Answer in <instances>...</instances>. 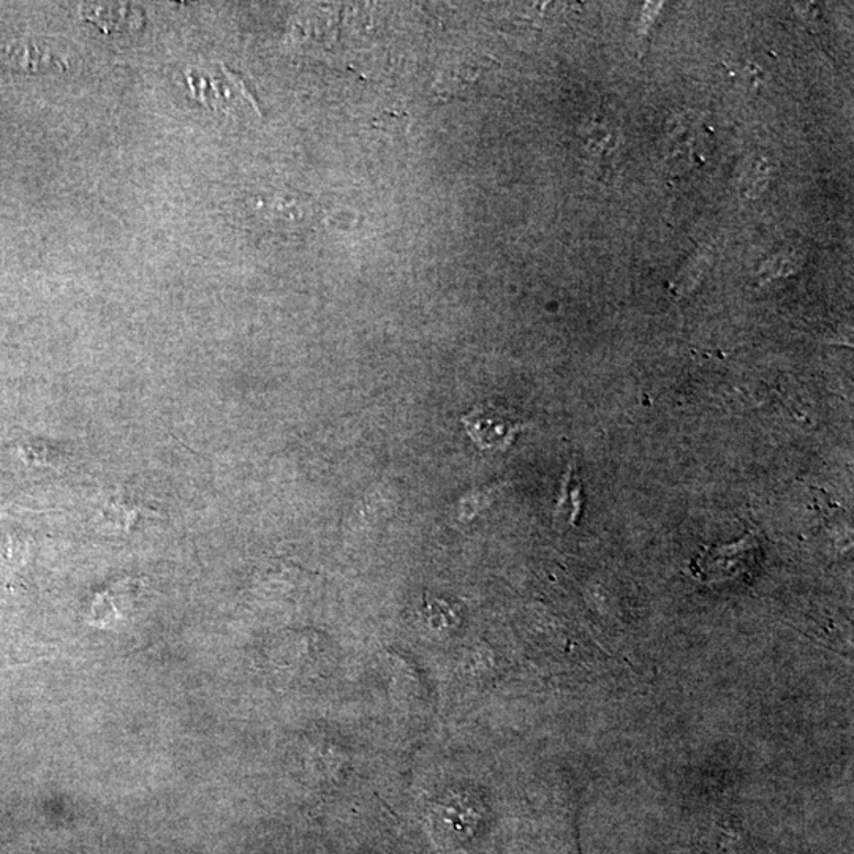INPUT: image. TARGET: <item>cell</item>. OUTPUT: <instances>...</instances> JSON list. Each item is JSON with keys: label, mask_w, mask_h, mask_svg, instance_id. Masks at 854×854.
<instances>
[{"label": "cell", "mask_w": 854, "mask_h": 854, "mask_svg": "<svg viewBox=\"0 0 854 854\" xmlns=\"http://www.w3.org/2000/svg\"><path fill=\"white\" fill-rule=\"evenodd\" d=\"M468 437L481 452L497 450L506 452L518 437L519 432L528 429V424L496 402L477 403L463 417Z\"/></svg>", "instance_id": "obj_1"}, {"label": "cell", "mask_w": 854, "mask_h": 854, "mask_svg": "<svg viewBox=\"0 0 854 854\" xmlns=\"http://www.w3.org/2000/svg\"><path fill=\"white\" fill-rule=\"evenodd\" d=\"M583 513V485L576 477L575 467L568 466L562 477L561 496L554 508V518L564 519L568 524H578Z\"/></svg>", "instance_id": "obj_2"}, {"label": "cell", "mask_w": 854, "mask_h": 854, "mask_svg": "<svg viewBox=\"0 0 854 854\" xmlns=\"http://www.w3.org/2000/svg\"><path fill=\"white\" fill-rule=\"evenodd\" d=\"M293 209L297 207L295 198H288L287 195L277 193L271 197L259 198L257 204V215L262 221L274 223L276 229H287V226H299L298 219H295ZM299 214V212H295Z\"/></svg>", "instance_id": "obj_3"}]
</instances>
